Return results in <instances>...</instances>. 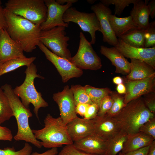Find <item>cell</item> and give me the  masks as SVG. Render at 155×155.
<instances>
[{"mask_svg": "<svg viewBox=\"0 0 155 155\" xmlns=\"http://www.w3.org/2000/svg\"><path fill=\"white\" fill-rule=\"evenodd\" d=\"M4 10L7 33L21 46L24 51L32 52L40 42V25L14 15L4 8Z\"/></svg>", "mask_w": 155, "mask_h": 155, "instance_id": "1", "label": "cell"}, {"mask_svg": "<svg viewBox=\"0 0 155 155\" xmlns=\"http://www.w3.org/2000/svg\"><path fill=\"white\" fill-rule=\"evenodd\" d=\"M113 117L121 130L128 134L138 132L141 126L155 117V115L147 108L141 96L129 102Z\"/></svg>", "mask_w": 155, "mask_h": 155, "instance_id": "2", "label": "cell"}, {"mask_svg": "<svg viewBox=\"0 0 155 155\" xmlns=\"http://www.w3.org/2000/svg\"><path fill=\"white\" fill-rule=\"evenodd\" d=\"M1 88L9 99L17 123L18 131L13 138L16 141L29 142L41 148L42 146L41 142L36 138L29 125V119L32 116L30 109L23 104L19 97L14 93L11 85L6 84Z\"/></svg>", "mask_w": 155, "mask_h": 155, "instance_id": "3", "label": "cell"}, {"mask_svg": "<svg viewBox=\"0 0 155 155\" xmlns=\"http://www.w3.org/2000/svg\"><path fill=\"white\" fill-rule=\"evenodd\" d=\"M44 123V127L42 129H32L36 138L41 141L42 146L51 148L73 144L68 134L67 125L60 117L55 118L48 114Z\"/></svg>", "mask_w": 155, "mask_h": 155, "instance_id": "4", "label": "cell"}, {"mask_svg": "<svg viewBox=\"0 0 155 155\" xmlns=\"http://www.w3.org/2000/svg\"><path fill=\"white\" fill-rule=\"evenodd\" d=\"M37 71L36 66L33 63L27 67L24 72L26 76L24 82L21 85L13 89V91L16 95L21 98L22 103L26 108H29L30 103L33 104L34 113L38 119L39 108L47 107L48 104L42 98L41 93L38 92L35 87V78H44L37 74Z\"/></svg>", "mask_w": 155, "mask_h": 155, "instance_id": "5", "label": "cell"}, {"mask_svg": "<svg viewBox=\"0 0 155 155\" xmlns=\"http://www.w3.org/2000/svg\"><path fill=\"white\" fill-rule=\"evenodd\" d=\"M4 8L38 25L46 19L47 8L44 0H9Z\"/></svg>", "mask_w": 155, "mask_h": 155, "instance_id": "6", "label": "cell"}, {"mask_svg": "<svg viewBox=\"0 0 155 155\" xmlns=\"http://www.w3.org/2000/svg\"><path fill=\"white\" fill-rule=\"evenodd\" d=\"M65 28L63 26H57L41 30L40 42L53 53L69 61L72 57L67 48L69 38L66 35Z\"/></svg>", "mask_w": 155, "mask_h": 155, "instance_id": "7", "label": "cell"}, {"mask_svg": "<svg viewBox=\"0 0 155 155\" xmlns=\"http://www.w3.org/2000/svg\"><path fill=\"white\" fill-rule=\"evenodd\" d=\"M78 51L69 61L78 68L82 70H97L102 67L101 60L94 50L92 44L82 32Z\"/></svg>", "mask_w": 155, "mask_h": 155, "instance_id": "8", "label": "cell"}, {"mask_svg": "<svg viewBox=\"0 0 155 155\" xmlns=\"http://www.w3.org/2000/svg\"><path fill=\"white\" fill-rule=\"evenodd\" d=\"M63 18L65 22L77 24L83 31L89 33L91 36L90 43L92 44L95 43L96 32L100 30V26L94 13L81 12L75 8L71 7L65 11Z\"/></svg>", "mask_w": 155, "mask_h": 155, "instance_id": "9", "label": "cell"}, {"mask_svg": "<svg viewBox=\"0 0 155 155\" xmlns=\"http://www.w3.org/2000/svg\"><path fill=\"white\" fill-rule=\"evenodd\" d=\"M38 46L44 53L46 59L56 67L63 83L67 82L71 78L80 77L82 75V70L77 67L69 60L53 53L41 42H39Z\"/></svg>", "mask_w": 155, "mask_h": 155, "instance_id": "10", "label": "cell"}, {"mask_svg": "<svg viewBox=\"0 0 155 155\" xmlns=\"http://www.w3.org/2000/svg\"><path fill=\"white\" fill-rule=\"evenodd\" d=\"M53 98L58 106L60 117L65 125L78 117L73 93L68 85L65 86L61 92L54 93Z\"/></svg>", "mask_w": 155, "mask_h": 155, "instance_id": "11", "label": "cell"}, {"mask_svg": "<svg viewBox=\"0 0 155 155\" xmlns=\"http://www.w3.org/2000/svg\"><path fill=\"white\" fill-rule=\"evenodd\" d=\"M47 8V17L40 27L41 30H50L57 26L69 27V24L65 22L63 16L66 10L72 7V4L68 3L61 5L55 0H44Z\"/></svg>", "mask_w": 155, "mask_h": 155, "instance_id": "12", "label": "cell"}, {"mask_svg": "<svg viewBox=\"0 0 155 155\" xmlns=\"http://www.w3.org/2000/svg\"><path fill=\"white\" fill-rule=\"evenodd\" d=\"M91 10L95 13L99 22L100 30L99 31L103 35V41L109 45L115 46L118 40L111 27L109 16L112 14L111 9L100 2L92 5Z\"/></svg>", "mask_w": 155, "mask_h": 155, "instance_id": "13", "label": "cell"}, {"mask_svg": "<svg viewBox=\"0 0 155 155\" xmlns=\"http://www.w3.org/2000/svg\"><path fill=\"white\" fill-rule=\"evenodd\" d=\"M125 86L126 92L124 96V102L126 104L132 100L142 95L154 92L155 74L141 80H127Z\"/></svg>", "mask_w": 155, "mask_h": 155, "instance_id": "14", "label": "cell"}, {"mask_svg": "<svg viewBox=\"0 0 155 155\" xmlns=\"http://www.w3.org/2000/svg\"><path fill=\"white\" fill-rule=\"evenodd\" d=\"M115 46L125 57L143 61L155 69V46L149 48H138L131 46L120 38Z\"/></svg>", "mask_w": 155, "mask_h": 155, "instance_id": "15", "label": "cell"}, {"mask_svg": "<svg viewBox=\"0 0 155 155\" xmlns=\"http://www.w3.org/2000/svg\"><path fill=\"white\" fill-rule=\"evenodd\" d=\"M92 120L94 124V134L102 139L108 140L121 130L114 117L106 114L97 115Z\"/></svg>", "mask_w": 155, "mask_h": 155, "instance_id": "16", "label": "cell"}, {"mask_svg": "<svg viewBox=\"0 0 155 155\" xmlns=\"http://www.w3.org/2000/svg\"><path fill=\"white\" fill-rule=\"evenodd\" d=\"M21 46L9 36L6 30L0 34V65L10 59L24 58L26 56Z\"/></svg>", "mask_w": 155, "mask_h": 155, "instance_id": "17", "label": "cell"}, {"mask_svg": "<svg viewBox=\"0 0 155 155\" xmlns=\"http://www.w3.org/2000/svg\"><path fill=\"white\" fill-rule=\"evenodd\" d=\"M66 125L68 134L73 143L94 133V125L92 119L78 117Z\"/></svg>", "mask_w": 155, "mask_h": 155, "instance_id": "18", "label": "cell"}, {"mask_svg": "<svg viewBox=\"0 0 155 155\" xmlns=\"http://www.w3.org/2000/svg\"><path fill=\"white\" fill-rule=\"evenodd\" d=\"M108 141L94 133L74 142L73 144L77 149L84 152L102 155L105 154Z\"/></svg>", "mask_w": 155, "mask_h": 155, "instance_id": "19", "label": "cell"}, {"mask_svg": "<svg viewBox=\"0 0 155 155\" xmlns=\"http://www.w3.org/2000/svg\"><path fill=\"white\" fill-rule=\"evenodd\" d=\"M101 53L108 59L116 68L115 72L127 75L130 72L131 64L115 47L109 48L102 45Z\"/></svg>", "mask_w": 155, "mask_h": 155, "instance_id": "20", "label": "cell"}, {"mask_svg": "<svg viewBox=\"0 0 155 155\" xmlns=\"http://www.w3.org/2000/svg\"><path fill=\"white\" fill-rule=\"evenodd\" d=\"M149 0H137L130 12V16L140 28L146 30L149 24L150 9L148 3Z\"/></svg>", "mask_w": 155, "mask_h": 155, "instance_id": "21", "label": "cell"}, {"mask_svg": "<svg viewBox=\"0 0 155 155\" xmlns=\"http://www.w3.org/2000/svg\"><path fill=\"white\" fill-rule=\"evenodd\" d=\"M155 140L140 132L127 134L121 152L125 154L150 146Z\"/></svg>", "mask_w": 155, "mask_h": 155, "instance_id": "22", "label": "cell"}, {"mask_svg": "<svg viewBox=\"0 0 155 155\" xmlns=\"http://www.w3.org/2000/svg\"><path fill=\"white\" fill-rule=\"evenodd\" d=\"M130 59V71L126 77L127 80H141L155 74V69L146 62L135 59Z\"/></svg>", "mask_w": 155, "mask_h": 155, "instance_id": "23", "label": "cell"}, {"mask_svg": "<svg viewBox=\"0 0 155 155\" xmlns=\"http://www.w3.org/2000/svg\"><path fill=\"white\" fill-rule=\"evenodd\" d=\"M109 20L111 27L117 38L125 34L131 30L139 28L130 16L119 18L115 14H111L109 16Z\"/></svg>", "mask_w": 155, "mask_h": 155, "instance_id": "24", "label": "cell"}, {"mask_svg": "<svg viewBox=\"0 0 155 155\" xmlns=\"http://www.w3.org/2000/svg\"><path fill=\"white\" fill-rule=\"evenodd\" d=\"M145 30L137 28L129 31L119 37L126 44L134 47L145 48Z\"/></svg>", "mask_w": 155, "mask_h": 155, "instance_id": "25", "label": "cell"}, {"mask_svg": "<svg viewBox=\"0 0 155 155\" xmlns=\"http://www.w3.org/2000/svg\"><path fill=\"white\" fill-rule=\"evenodd\" d=\"M36 57L19 58L9 60L0 65V76L23 66H29L36 59Z\"/></svg>", "mask_w": 155, "mask_h": 155, "instance_id": "26", "label": "cell"}, {"mask_svg": "<svg viewBox=\"0 0 155 155\" xmlns=\"http://www.w3.org/2000/svg\"><path fill=\"white\" fill-rule=\"evenodd\" d=\"M127 134L121 130L116 135L108 140L106 155H117L122 150Z\"/></svg>", "mask_w": 155, "mask_h": 155, "instance_id": "27", "label": "cell"}, {"mask_svg": "<svg viewBox=\"0 0 155 155\" xmlns=\"http://www.w3.org/2000/svg\"><path fill=\"white\" fill-rule=\"evenodd\" d=\"M84 87L92 102L98 107L103 99L109 95L111 91L107 88H98L88 85H85Z\"/></svg>", "mask_w": 155, "mask_h": 155, "instance_id": "28", "label": "cell"}, {"mask_svg": "<svg viewBox=\"0 0 155 155\" xmlns=\"http://www.w3.org/2000/svg\"><path fill=\"white\" fill-rule=\"evenodd\" d=\"M13 116V114L9 99L0 87V123L9 120Z\"/></svg>", "mask_w": 155, "mask_h": 155, "instance_id": "29", "label": "cell"}, {"mask_svg": "<svg viewBox=\"0 0 155 155\" xmlns=\"http://www.w3.org/2000/svg\"><path fill=\"white\" fill-rule=\"evenodd\" d=\"M73 94L75 106L79 104H90L93 103L87 93L84 86L78 84L71 85V87Z\"/></svg>", "mask_w": 155, "mask_h": 155, "instance_id": "30", "label": "cell"}, {"mask_svg": "<svg viewBox=\"0 0 155 155\" xmlns=\"http://www.w3.org/2000/svg\"><path fill=\"white\" fill-rule=\"evenodd\" d=\"M110 95L113 103L111 108L106 114L113 117L117 114L126 104L124 102V97L121 94L111 91Z\"/></svg>", "mask_w": 155, "mask_h": 155, "instance_id": "31", "label": "cell"}, {"mask_svg": "<svg viewBox=\"0 0 155 155\" xmlns=\"http://www.w3.org/2000/svg\"><path fill=\"white\" fill-rule=\"evenodd\" d=\"M137 0H100V2L105 6L108 7L110 5H115V15L120 16L124 9L131 4H133Z\"/></svg>", "mask_w": 155, "mask_h": 155, "instance_id": "32", "label": "cell"}, {"mask_svg": "<svg viewBox=\"0 0 155 155\" xmlns=\"http://www.w3.org/2000/svg\"><path fill=\"white\" fill-rule=\"evenodd\" d=\"M32 150L31 146L26 142L23 148L16 151L14 147H7L0 149V155H30Z\"/></svg>", "mask_w": 155, "mask_h": 155, "instance_id": "33", "label": "cell"}, {"mask_svg": "<svg viewBox=\"0 0 155 155\" xmlns=\"http://www.w3.org/2000/svg\"><path fill=\"white\" fill-rule=\"evenodd\" d=\"M145 48L155 46V21L149 23L148 28L145 30Z\"/></svg>", "mask_w": 155, "mask_h": 155, "instance_id": "34", "label": "cell"}, {"mask_svg": "<svg viewBox=\"0 0 155 155\" xmlns=\"http://www.w3.org/2000/svg\"><path fill=\"white\" fill-rule=\"evenodd\" d=\"M139 132L146 134L155 139V117L142 125L139 128Z\"/></svg>", "mask_w": 155, "mask_h": 155, "instance_id": "35", "label": "cell"}, {"mask_svg": "<svg viewBox=\"0 0 155 155\" xmlns=\"http://www.w3.org/2000/svg\"><path fill=\"white\" fill-rule=\"evenodd\" d=\"M113 103V101L110 94L105 96L99 106L97 115L101 116L106 114L111 108Z\"/></svg>", "mask_w": 155, "mask_h": 155, "instance_id": "36", "label": "cell"}, {"mask_svg": "<svg viewBox=\"0 0 155 155\" xmlns=\"http://www.w3.org/2000/svg\"><path fill=\"white\" fill-rule=\"evenodd\" d=\"M58 155H106L93 154L87 153L80 150L75 148L73 144L66 145L58 154Z\"/></svg>", "mask_w": 155, "mask_h": 155, "instance_id": "37", "label": "cell"}, {"mask_svg": "<svg viewBox=\"0 0 155 155\" xmlns=\"http://www.w3.org/2000/svg\"><path fill=\"white\" fill-rule=\"evenodd\" d=\"M144 95L143 98L144 103L147 108L152 113L155 115V96L153 92Z\"/></svg>", "mask_w": 155, "mask_h": 155, "instance_id": "38", "label": "cell"}, {"mask_svg": "<svg viewBox=\"0 0 155 155\" xmlns=\"http://www.w3.org/2000/svg\"><path fill=\"white\" fill-rule=\"evenodd\" d=\"M98 107L95 104L93 103L89 104L86 113L84 115V118L88 119H92L97 115Z\"/></svg>", "mask_w": 155, "mask_h": 155, "instance_id": "39", "label": "cell"}, {"mask_svg": "<svg viewBox=\"0 0 155 155\" xmlns=\"http://www.w3.org/2000/svg\"><path fill=\"white\" fill-rule=\"evenodd\" d=\"M13 138L11 130L7 127L0 125V140L11 141Z\"/></svg>", "mask_w": 155, "mask_h": 155, "instance_id": "40", "label": "cell"}, {"mask_svg": "<svg viewBox=\"0 0 155 155\" xmlns=\"http://www.w3.org/2000/svg\"><path fill=\"white\" fill-rule=\"evenodd\" d=\"M1 1L0 0V34L3 30H6L7 28L4 8H3Z\"/></svg>", "mask_w": 155, "mask_h": 155, "instance_id": "41", "label": "cell"}, {"mask_svg": "<svg viewBox=\"0 0 155 155\" xmlns=\"http://www.w3.org/2000/svg\"><path fill=\"white\" fill-rule=\"evenodd\" d=\"M150 146L123 154V155H147L149 151Z\"/></svg>", "mask_w": 155, "mask_h": 155, "instance_id": "42", "label": "cell"}, {"mask_svg": "<svg viewBox=\"0 0 155 155\" xmlns=\"http://www.w3.org/2000/svg\"><path fill=\"white\" fill-rule=\"evenodd\" d=\"M89 105L84 103H80L77 104L75 106V111L76 114H78L82 116H84Z\"/></svg>", "mask_w": 155, "mask_h": 155, "instance_id": "43", "label": "cell"}, {"mask_svg": "<svg viewBox=\"0 0 155 155\" xmlns=\"http://www.w3.org/2000/svg\"><path fill=\"white\" fill-rule=\"evenodd\" d=\"M58 153L57 148H53L42 153L34 152L31 154L30 155H57Z\"/></svg>", "mask_w": 155, "mask_h": 155, "instance_id": "44", "label": "cell"}, {"mask_svg": "<svg viewBox=\"0 0 155 155\" xmlns=\"http://www.w3.org/2000/svg\"><path fill=\"white\" fill-rule=\"evenodd\" d=\"M148 4L150 9V16L152 19H153L155 16V0H151Z\"/></svg>", "mask_w": 155, "mask_h": 155, "instance_id": "45", "label": "cell"}, {"mask_svg": "<svg viewBox=\"0 0 155 155\" xmlns=\"http://www.w3.org/2000/svg\"><path fill=\"white\" fill-rule=\"evenodd\" d=\"M116 90L118 93L121 95L125 94L126 92V88L125 85L123 84L118 85L116 87Z\"/></svg>", "mask_w": 155, "mask_h": 155, "instance_id": "46", "label": "cell"}, {"mask_svg": "<svg viewBox=\"0 0 155 155\" xmlns=\"http://www.w3.org/2000/svg\"><path fill=\"white\" fill-rule=\"evenodd\" d=\"M147 155H155V140L150 145Z\"/></svg>", "mask_w": 155, "mask_h": 155, "instance_id": "47", "label": "cell"}, {"mask_svg": "<svg viewBox=\"0 0 155 155\" xmlns=\"http://www.w3.org/2000/svg\"><path fill=\"white\" fill-rule=\"evenodd\" d=\"M55 1L61 5H64V4L65 3H71L73 4L78 1L77 0H56Z\"/></svg>", "mask_w": 155, "mask_h": 155, "instance_id": "48", "label": "cell"}, {"mask_svg": "<svg viewBox=\"0 0 155 155\" xmlns=\"http://www.w3.org/2000/svg\"><path fill=\"white\" fill-rule=\"evenodd\" d=\"M113 83L117 85H119L123 83V78L120 76L114 77L113 79Z\"/></svg>", "mask_w": 155, "mask_h": 155, "instance_id": "49", "label": "cell"}, {"mask_svg": "<svg viewBox=\"0 0 155 155\" xmlns=\"http://www.w3.org/2000/svg\"><path fill=\"white\" fill-rule=\"evenodd\" d=\"M87 2L90 4H93L96 1V0H88Z\"/></svg>", "mask_w": 155, "mask_h": 155, "instance_id": "50", "label": "cell"}, {"mask_svg": "<svg viewBox=\"0 0 155 155\" xmlns=\"http://www.w3.org/2000/svg\"><path fill=\"white\" fill-rule=\"evenodd\" d=\"M123 153L121 151L119 152L118 155H123Z\"/></svg>", "mask_w": 155, "mask_h": 155, "instance_id": "51", "label": "cell"}, {"mask_svg": "<svg viewBox=\"0 0 155 155\" xmlns=\"http://www.w3.org/2000/svg\"><path fill=\"white\" fill-rule=\"evenodd\" d=\"M1 124L0 123V125Z\"/></svg>", "mask_w": 155, "mask_h": 155, "instance_id": "52", "label": "cell"}]
</instances>
